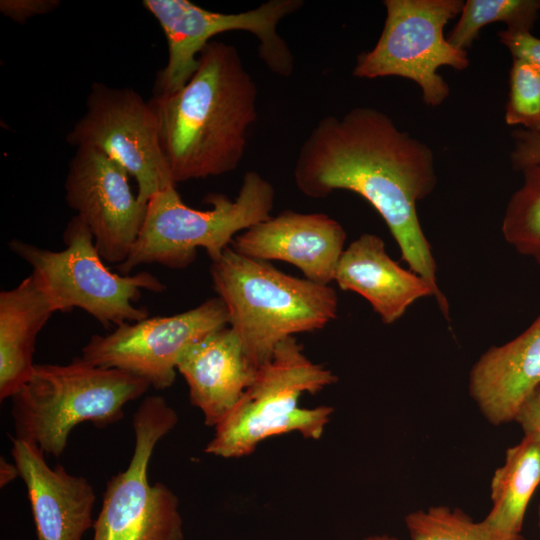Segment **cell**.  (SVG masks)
<instances>
[{
    "label": "cell",
    "instance_id": "6da1fadb",
    "mask_svg": "<svg viewBox=\"0 0 540 540\" xmlns=\"http://www.w3.org/2000/svg\"><path fill=\"white\" fill-rule=\"evenodd\" d=\"M301 193L320 199L335 190L363 197L379 213L409 269L428 282L440 312L449 304L437 283V265L417 214L418 201L435 188L432 150L400 131L385 113L355 107L323 117L299 149L293 170Z\"/></svg>",
    "mask_w": 540,
    "mask_h": 540
},
{
    "label": "cell",
    "instance_id": "7a4b0ae2",
    "mask_svg": "<svg viewBox=\"0 0 540 540\" xmlns=\"http://www.w3.org/2000/svg\"><path fill=\"white\" fill-rule=\"evenodd\" d=\"M172 182L235 170L257 119V87L237 48L210 41L179 90L149 101Z\"/></svg>",
    "mask_w": 540,
    "mask_h": 540
},
{
    "label": "cell",
    "instance_id": "3957f363",
    "mask_svg": "<svg viewBox=\"0 0 540 540\" xmlns=\"http://www.w3.org/2000/svg\"><path fill=\"white\" fill-rule=\"evenodd\" d=\"M210 273L229 327L256 369L286 338L322 329L337 317L338 297L331 286L285 274L231 246L212 262Z\"/></svg>",
    "mask_w": 540,
    "mask_h": 540
},
{
    "label": "cell",
    "instance_id": "277c9868",
    "mask_svg": "<svg viewBox=\"0 0 540 540\" xmlns=\"http://www.w3.org/2000/svg\"><path fill=\"white\" fill-rule=\"evenodd\" d=\"M150 384L131 373L92 365L81 357L69 364H35L30 378L11 398L15 437L59 457L72 429L84 422L98 427L121 420L127 403Z\"/></svg>",
    "mask_w": 540,
    "mask_h": 540
},
{
    "label": "cell",
    "instance_id": "5b68a950",
    "mask_svg": "<svg viewBox=\"0 0 540 540\" xmlns=\"http://www.w3.org/2000/svg\"><path fill=\"white\" fill-rule=\"evenodd\" d=\"M275 190L256 171H248L234 200L222 194L209 196L213 207L198 210L187 206L175 189L168 187L153 195L128 258L117 266L130 275L144 264H160L184 269L196 258V250H206L211 261L218 260L240 231L271 216Z\"/></svg>",
    "mask_w": 540,
    "mask_h": 540
},
{
    "label": "cell",
    "instance_id": "8992f818",
    "mask_svg": "<svg viewBox=\"0 0 540 540\" xmlns=\"http://www.w3.org/2000/svg\"><path fill=\"white\" fill-rule=\"evenodd\" d=\"M329 369L312 362L295 337L280 342L271 358L261 365L251 386L234 409L215 427L206 445L207 454L239 458L251 454L269 437L298 432L319 439L334 409L301 408L303 393L316 394L336 383Z\"/></svg>",
    "mask_w": 540,
    "mask_h": 540
},
{
    "label": "cell",
    "instance_id": "52a82bcc",
    "mask_svg": "<svg viewBox=\"0 0 540 540\" xmlns=\"http://www.w3.org/2000/svg\"><path fill=\"white\" fill-rule=\"evenodd\" d=\"M59 251L13 239L11 251L29 264L32 275L47 295L55 312L79 308L104 327L120 326L148 317L134 305L143 290L160 293L165 285L153 274L112 272L105 266L87 225L74 216L67 224Z\"/></svg>",
    "mask_w": 540,
    "mask_h": 540
},
{
    "label": "cell",
    "instance_id": "ba28073f",
    "mask_svg": "<svg viewBox=\"0 0 540 540\" xmlns=\"http://www.w3.org/2000/svg\"><path fill=\"white\" fill-rule=\"evenodd\" d=\"M176 411L159 395L145 397L133 415L135 444L125 470L107 482L92 540H183L179 501L148 478L157 443L177 424Z\"/></svg>",
    "mask_w": 540,
    "mask_h": 540
},
{
    "label": "cell",
    "instance_id": "9c48e42d",
    "mask_svg": "<svg viewBox=\"0 0 540 540\" xmlns=\"http://www.w3.org/2000/svg\"><path fill=\"white\" fill-rule=\"evenodd\" d=\"M143 6L160 24L168 46V60L156 81L157 94L182 88L198 68V57L211 39L228 31H247L258 40L259 58L274 74L289 77L294 57L278 33V25L303 6L302 0H269L254 9L222 13L187 0H144Z\"/></svg>",
    "mask_w": 540,
    "mask_h": 540
},
{
    "label": "cell",
    "instance_id": "30bf717a",
    "mask_svg": "<svg viewBox=\"0 0 540 540\" xmlns=\"http://www.w3.org/2000/svg\"><path fill=\"white\" fill-rule=\"evenodd\" d=\"M462 0H385L386 19L373 49L358 55L353 75L358 78L399 76L417 83L424 102L436 107L450 89L437 73L441 66L464 70L467 53L453 47L443 30L460 15Z\"/></svg>",
    "mask_w": 540,
    "mask_h": 540
},
{
    "label": "cell",
    "instance_id": "8fae6325",
    "mask_svg": "<svg viewBox=\"0 0 540 540\" xmlns=\"http://www.w3.org/2000/svg\"><path fill=\"white\" fill-rule=\"evenodd\" d=\"M67 141L76 148H95L121 164L135 179L144 204L175 186L161 150L155 113L149 101L131 88L92 84L86 111Z\"/></svg>",
    "mask_w": 540,
    "mask_h": 540
},
{
    "label": "cell",
    "instance_id": "7c38bea8",
    "mask_svg": "<svg viewBox=\"0 0 540 540\" xmlns=\"http://www.w3.org/2000/svg\"><path fill=\"white\" fill-rule=\"evenodd\" d=\"M227 325V308L217 296L179 314L147 317L117 326L106 335H93L81 358L98 367L126 371L162 390L174 383L183 353Z\"/></svg>",
    "mask_w": 540,
    "mask_h": 540
},
{
    "label": "cell",
    "instance_id": "4fadbf2b",
    "mask_svg": "<svg viewBox=\"0 0 540 540\" xmlns=\"http://www.w3.org/2000/svg\"><path fill=\"white\" fill-rule=\"evenodd\" d=\"M129 176L105 153L77 147L65 180L68 206L89 228L102 259L118 265L128 258L147 210L133 193Z\"/></svg>",
    "mask_w": 540,
    "mask_h": 540
},
{
    "label": "cell",
    "instance_id": "5bb4252c",
    "mask_svg": "<svg viewBox=\"0 0 540 540\" xmlns=\"http://www.w3.org/2000/svg\"><path fill=\"white\" fill-rule=\"evenodd\" d=\"M345 241L343 226L328 215L285 210L238 234L230 246L251 258L290 263L306 279L329 285Z\"/></svg>",
    "mask_w": 540,
    "mask_h": 540
},
{
    "label": "cell",
    "instance_id": "9a60e30c",
    "mask_svg": "<svg viewBox=\"0 0 540 540\" xmlns=\"http://www.w3.org/2000/svg\"><path fill=\"white\" fill-rule=\"evenodd\" d=\"M11 454L27 489L37 540H82L94 525L96 494L89 481L60 464L51 468L32 442L11 437Z\"/></svg>",
    "mask_w": 540,
    "mask_h": 540
},
{
    "label": "cell",
    "instance_id": "2e32d148",
    "mask_svg": "<svg viewBox=\"0 0 540 540\" xmlns=\"http://www.w3.org/2000/svg\"><path fill=\"white\" fill-rule=\"evenodd\" d=\"M540 387V316L518 336L487 349L469 372L468 391L493 426L515 422Z\"/></svg>",
    "mask_w": 540,
    "mask_h": 540
},
{
    "label": "cell",
    "instance_id": "e0dca14e",
    "mask_svg": "<svg viewBox=\"0 0 540 540\" xmlns=\"http://www.w3.org/2000/svg\"><path fill=\"white\" fill-rule=\"evenodd\" d=\"M177 371L184 377L193 406L204 423L216 427L238 404L257 369L248 360L231 327H223L192 344Z\"/></svg>",
    "mask_w": 540,
    "mask_h": 540
},
{
    "label": "cell",
    "instance_id": "ac0fdd59",
    "mask_svg": "<svg viewBox=\"0 0 540 540\" xmlns=\"http://www.w3.org/2000/svg\"><path fill=\"white\" fill-rule=\"evenodd\" d=\"M334 281L342 290L365 298L387 325L400 319L418 299L434 297L428 282L395 262L384 241L371 233L360 235L344 249Z\"/></svg>",
    "mask_w": 540,
    "mask_h": 540
},
{
    "label": "cell",
    "instance_id": "d6986e66",
    "mask_svg": "<svg viewBox=\"0 0 540 540\" xmlns=\"http://www.w3.org/2000/svg\"><path fill=\"white\" fill-rule=\"evenodd\" d=\"M55 310L30 274L0 293V399L12 398L30 378L37 336Z\"/></svg>",
    "mask_w": 540,
    "mask_h": 540
},
{
    "label": "cell",
    "instance_id": "ffe728a7",
    "mask_svg": "<svg viewBox=\"0 0 540 540\" xmlns=\"http://www.w3.org/2000/svg\"><path fill=\"white\" fill-rule=\"evenodd\" d=\"M540 484V435L524 433L505 452L490 483L491 508L483 523L506 536L521 534L531 498Z\"/></svg>",
    "mask_w": 540,
    "mask_h": 540
},
{
    "label": "cell",
    "instance_id": "44dd1931",
    "mask_svg": "<svg viewBox=\"0 0 540 540\" xmlns=\"http://www.w3.org/2000/svg\"><path fill=\"white\" fill-rule=\"evenodd\" d=\"M410 540H527L521 534L502 535L483 521H474L460 508L436 505L408 513L404 518ZM363 540H399L388 534L369 535Z\"/></svg>",
    "mask_w": 540,
    "mask_h": 540
},
{
    "label": "cell",
    "instance_id": "7402d4cb",
    "mask_svg": "<svg viewBox=\"0 0 540 540\" xmlns=\"http://www.w3.org/2000/svg\"><path fill=\"white\" fill-rule=\"evenodd\" d=\"M539 11L540 0H467L447 40L466 51L490 23L505 22L509 30L530 31Z\"/></svg>",
    "mask_w": 540,
    "mask_h": 540
},
{
    "label": "cell",
    "instance_id": "603a6c76",
    "mask_svg": "<svg viewBox=\"0 0 540 540\" xmlns=\"http://www.w3.org/2000/svg\"><path fill=\"white\" fill-rule=\"evenodd\" d=\"M523 185L511 196L502 221L504 239L540 264V164L523 170Z\"/></svg>",
    "mask_w": 540,
    "mask_h": 540
},
{
    "label": "cell",
    "instance_id": "cb8c5ba5",
    "mask_svg": "<svg viewBox=\"0 0 540 540\" xmlns=\"http://www.w3.org/2000/svg\"><path fill=\"white\" fill-rule=\"evenodd\" d=\"M505 121L540 132V72L532 65L513 59Z\"/></svg>",
    "mask_w": 540,
    "mask_h": 540
},
{
    "label": "cell",
    "instance_id": "d4e9b609",
    "mask_svg": "<svg viewBox=\"0 0 540 540\" xmlns=\"http://www.w3.org/2000/svg\"><path fill=\"white\" fill-rule=\"evenodd\" d=\"M499 38L513 56V59L522 60L540 72V39L530 31L505 29L499 32Z\"/></svg>",
    "mask_w": 540,
    "mask_h": 540
},
{
    "label": "cell",
    "instance_id": "484cf974",
    "mask_svg": "<svg viewBox=\"0 0 540 540\" xmlns=\"http://www.w3.org/2000/svg\"><path fill=\"white\" fill-rule=\"evenodd\" d=\"M515 147L511 153L515 169H524L540 164V132L516 130L513 133Z\"/></svg>",
    "mask_w": 540,
    "mask_h": 540
},
{
    "label": "cell",
    "instance_id": "4316f807",
    "mask_svg": "<svg viewBox=\"0 0 540 540\" xmlns=\"http://www.w3.org/2000/svg\"><path fill=\"white\" fill-rule=\"evenodd\" d=\"M60 5L58 0H1L0 12L17 23L31 17L50 13Z\"/></svg>",
    "mask_w": 540,
    "mask_h": 540
},
{
    "label": "cell",
    "instance_id": "83f0119b",
    "mask_svg": "<svg viewBox=\"0 0 540 540\" xmlns=\"http://www.w3.org/2000/svg\"><path fill=\"white\" fill-rule=\"evenodd\" d=\"M515 423L522 428L524 433L535 432L540 435V387L523 405Z\"/></svg>",
    "mask_w": 540,
    "mask_h": 540
},
{
    "label": "cell",
    "instance_id": "f1b7e54d",
    "mask_svg": "<svg viewBox=\"0 0 540 540\" xmlns=\"http://www.w3.org/2000/svg\"><path fill=\"white\" fill-rule=\"evenodd\" d=\"M20 476L19 470L15 463H10L4 457L0 458V487L4 488L6 485L14 481Z\"/></svg>",
    "mask_w": 540,
    "mask_h": 540
},
{
    "label": "cell",
    "instance_id": "f546056e",
    "mask_svg": "<svg viewBox=\"0 0 540 540\" xmlns=\"http://www.w3.org/2000/svg\"><path fill=\"white\" fill-rule=\"evenodd\" d=\"M537 524H538V529L540 532V504L538 506V511H537Z\"/></svg>",
    "mask_w": 540,
    "mask_h": 540
}]
</instances>
